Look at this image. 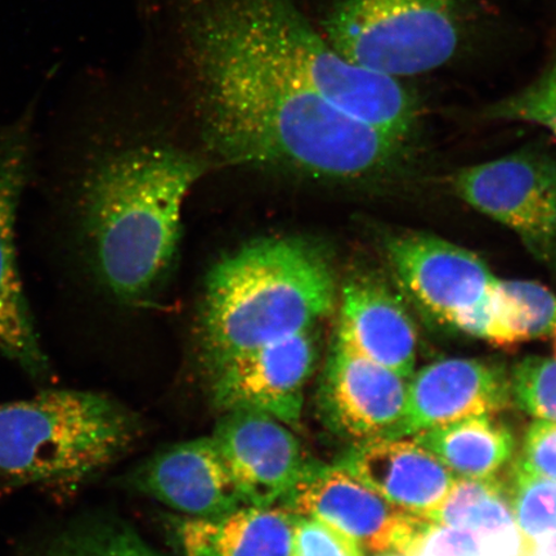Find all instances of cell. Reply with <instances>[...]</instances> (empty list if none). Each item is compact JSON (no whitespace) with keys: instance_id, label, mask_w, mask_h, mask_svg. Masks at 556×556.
I'll use <instances>...</instances> for the list:
<instances>
[{"instance_id":"cell-1","label":"cell","mask_w":556,"mask_h":556,"mask_svg":"<svg viewBox=\"0 0 556 556\" xmlns=\"http://www.w3.org/2000/svg\"><path fill=\"white\" fill-rule=\"evenodd\" d=\"M180 21L208 131L227 157L338 180L392 176L406 164V139L354 119L277 72L200 0H186Z\"/></svg>"},{"instance_id":"cell-2","label":"cell","mask_w":556,"mask_h":556,"mask_svg":"<svg viewBox=\"0 0 556 556\" xmlns=\"http://www.w3.org/2000/svg\"><path fill=\"white\" fill-rule=\"evenodd\" d=\"M203 173L197 159L164 148L117 152L90 166L75 215L90 268L111 295L135 302L168 270L185 199Z\"/></svg>"},{"instance_id":"cell-3","label":"cell","mask_w":556,"mask_h":556,"mask_svg":"<svg viewBox=\"0 0 556 556\" xmlns=\"http://www.w3.org/2000/svg\"><path fill=\"white\" fill-rule=\"evenodd\" d=\"M321 250L295 239L250 243L207 277L201 333L212 366L316 329L336 307Z\"/></svg>"},{"instance_id":"cell-4","label":"cell","mask_w":556,"mask_h":556,"mask_svg":"<svg viewBox=\"0 0 556 556\" xmlns=\"http://www.w3.org/2000/svg\"><path fill=\"white\" fill-rule=\"evenodd\" d=\"M242 43L299 86L354 119L408 141L417 102L397 78L333 50L295 0H201Z\"/></svg>"},{"instance_id":"cell-5","label":"cell","mask_w":556,"mask_h":556,"mask_svg":"<svg viewBox=\"0 0 556 556\" xmlns=\"http://www.w3.org/2000/svg\"><path fill=\"white\" fill-rule=\"evenodd\" d=\"M134 438V419L106 395L50 389L0 403V479L10 486L75 489Z\"/></svg>"},{"instance_id":"cell-6","label":"cell","mask_w":556,"mask_h":556,"mask_svg":"<svg viewBox=\"0 0 556 556\" xmlns=\"http://www.w3.org/2000/svg\"><path fill=\"white\" fill-rule=\"evenodd\" d=\"M325 39L346 60L401 78L432 72L456 53L457 0H339Z\"/></svg>"},{"instance_id":"cell-7","label":"cell","mask_w":556,"mask_h":556,"mask_svg":"<svg viewBox=\"0 0 556 556\" xmlns=\"http://www.w3.org/2000/svg\"><path fill=\"white\" fill-rule=\"evenodd\" d=\"M458 198L516 232L556 277V162L528 149L458 172Z\"/></svg>"},{"instance_id":"cell-8","label":"cell","mask_w":556,"mask_h":556,"mask_svg":"<svg viewBox=\"0 0 556 556\" xmlns=\"http://www.w3.org/2000/svg\"><path fill=\"white\" fill-rule=\"evenodd\" d=\"M384 252L403 290L433 324L456 330L495 293L498 278L479 256L433 235H389Z\"/></svg>"},{"instance_id":"cell-9","label":"cell","mask_w":556,"mask_h":556,"mask_svg":"<svg viewBox=\"0 0 556 556\" xmlns=\"http://www.w3.org/2000/svg\"><path fill=\"white\" fill-rule=\"evenodd\" d=\"M298 517L326 521L364 552L406 555L432 521L401 509L339 465L313 464L281 505Z\"/></svg>"},{"instance_id":"cell-10","label":"cell","mask_w":556,"mask_h":556,"mask_svg":"<svg viewBox=\"0 0 556 556\" xmlns=\"http://www.w3.org/2000/svg\"><path fill=\"white\" fill-rule=\"evenodd\" d=\"M31 139L27 121L0 134V354L43 381L51 367L21 282L15 242L20 200L31 168Z\"/></svg>"},{"instance_id":"cell-11","label":"cell","mask_w":556,"mask_h":556,"mask_svg":"<svg viewBox=\"0 0 556 556\" xmlns=\"http://www.w3.org/2000/svg\"><path fill=\"white\" fill-rule=\"evenodd\" d=\"M315 330L213 366L214 402L226 413L245 409L295 426L303 412L305 384L316 366Z\"/></svg>"},{"instance_id":"cell-12","label":"cell","mask_w":556,"mask_h":556,"mask_svg":"<svg viewBox=\"0 0 556 556\" xmlns=\"http://www.w3.org/2000/svg\"><path fill=\"white\" fill-rule=\"evenodd\" d=\"M408 380L361 356L337 339L319 401L326 421L348 440H399L405 426Z\"/></svg>"},{"instance_id":"cell-13","label":"cell","mask_w":556,"mask_h":556,"mask_svg":"<svg viewBox=\"0 0 556 556\" xmlns=\"http://www.w3.org/2000/svg\"><path fill=\"white\" fill-rule=\"evenodd\" d=\"M248 506H278L313 464L301 443L275 417L236 409L212 435Z\"/></svg>"},{"instance_id":"cell-14","label":"cell","mask_w":556,"mask_h":556,"mask_svg":"<svg viewBox=\"0 0 556 556\" xmlns=\"http://www.w3.org/2000/svg\"><path fill=\"white\" fill-rule=\"evenodd\" d=\"M408 381L403 437L467 417L502 413L514 402L510 372L495 361L441 359Z\"/></svg>"},{"instance_id":"cell-15","label":"cell","mask_w":556,"mask_h":556,"mask_svg":"<svg viewBox=\"0 0 556 556\" xmlns=\"http://www.w3.org/2000/svg\"><path fill=\"white\" fill-rule=\"evenodd\" d=\"M139 484L189 518H213L248 506L212 437L166 448L146 465Z\"/></svg>"},{"instance_id":"cell-16","label":"cell","mask_w":556,"mask_h":556,"mask_svg":"<svg viewBox=\"0 0 556 556\" xmlns=\"http://www.w3.org/2000/svg\"><path fill=\"white\" fill-rule=\"evenodd\" d=\"M337 339L402 378L415 374L416 326L401 299L372 274L354 276L344 285Z\"/></svg>"},{"instance_id":"cell-17","label":"cell","mask_w":556,"mask_h":556,"mask_svg":"<svg viewBox=\"0 0 556 556\" xmlns=\"http://www.w3.org/2000/svg\"><path fill=\"white\" fill-rule=\"evenodd\" d=\"M338 465L387 502L428 520L456 482L432 452L402 438L357 443Z\"/></svg>"},{"instance_id":"cell-18","label":"cell","mask_w":556,"mask_h":556,"mask_svg":"<svg viewBox=\"0 0 556 556\" xmlns=\"http://www.w3.org/2000/svg\"><path fill=\"white\" fill-rule=\"evenodd\" d=\"M296 516L282 506H242L213 518L178 525L184 556H290Z\"/></svg>"},{"instance_id":"cell-19","label":"cell","mask_w":556,"mask_h":556,"mask_svg":"<svg viewBox=\"0 0 556 556\" xmlns=\"http://www.w3.org/2000/svg\"><path fill=\"white\" fill-rule=\"evenodd\" d=\"M414 435L456 478L495 477L511 460L516 447L510 429L492 415L467 417Z\"/></svg>"},{"instance_id":"cell-20","label":"cell","mask_w":556,"mask_h":556,"mask_svg":"<svg viewBox=\"0 0 556 556\" xmlns=\"http://www.w3.org/2000/svg\"><path fill=\"white\" fill-rule=\"evenodd\" d=\"M429 520L521 546L505 482L496 477L456 478L446 502Z\"/></svg>"},{"instance_id":"cell-21","label":"cell","mask_w":556,"mask_h":556,"mask_svg":"<svg viewBox=\"0 0 556 556\" xmlns=\"http://www.w3.org/2000/svg\"><path fill=\"white\" fill-rule=\"evenodd\" d=\"M16 556H162L128 526L83 519L35 536Z\"/></svg>"},{"instance_id":"cell-22","label":"cell","mask_w":556,"mask_h":556,"mask_svg":"<svg viewBox=\"0 0 556 556\" xmlns=\"http://www.w3.org/2000/svg\"><path fill=\"white\" fill-rule=\"evenodd\" d=\"M505 485L521 539V554L532 545L556 541V482L531 475L516 462Z\"/></svg>"},{"instance_id":"cell-23","label":"cell","mask_w":556,"mask_h":556,"mask_svg":"<svg viewBox=\"0 0 556 556\" xmlns=\"http://www.w3.org/2000/svg\"><path fill=\"white\" fill-rule=\"evenodd\" d=\"M505 321L514 345L532 339H554L556 294L538 282L498 280Z\"/></svg>"},{"instance_id":"cell-24","label":"cell","mask_w":556,"mask_h":556,"mask_svg":"<svg viewBox=\"0 0 556 556\" xmlns=\"http://www.w3.org/2000/svg\"><path fill=\"white\" fill-rule=\"evenodd\" d=\"M484 116L493 121L538 124L556 138V62L530 86L491 104Z\"/></svg>"},{"instance_id":"cell-25","label":"cell","mask_w":556,"mask_h":556,"mask_svg":"<svg viewBox=\"0 0 556 556\" xmlns=\"http://www.w3.org/2000/svg\"><path fill=\"white\" fill-rule=\"evenodd\" d=\"M513 401L539 420L556 422V357L530 356L510 372Z\"/></svg>"},{"instance_id":"cell-26","label":"cell","mask_w":556,"mask_h":556,"mask_svg":"<svg viewBox=\"0 0 556 556\" xmlns=\"http://www.w3.org/2000/svg\"><path fill=\"white\" fill-rule=\"evenodd\" d=\"M407 556H521V546L468 530L430 523Z\"/></svg>"},{"instance_id":"cell-27","label":"cell","mask_w":556,"mask_h":556,"mask_svg":"<svg viewBox=\"0 0 556 556\" xmlns=\"http://www.w3.org/2000/svg\"><path fill=\"white\" fill-rule=\"evenodd\" d=\"M290 556H365V552L356 541L326 521L296 516Z\"/></svg>"},{"instance_id":"cell-28","label":"cell","mask_w":556,"mask_h":556,"mask_svg":"<svg viewBox=\"0 0 556 556\" xmlns=\"http://www.w3.org/2000/svg\"><path fill=\"white\" fill-rule=\"evenodd\" d=\"M517 462L531 475L556 482V422L533 421L527 430L523 451Z\"/></svg>"},{"instance_id":"cell-29","label":"cell","mask_w":556,"mask_h":556,"mask_svg":"<svg viewBox=\"0 0 556 556\" xmlns=\"http://www.w3.org/2000/svg\"><path fill=\"white\" fill-rule=\"evenodd\" d=\"M378 556H406V555H403V554H400V553H382Z\"/></svg>"}]
</instances>
